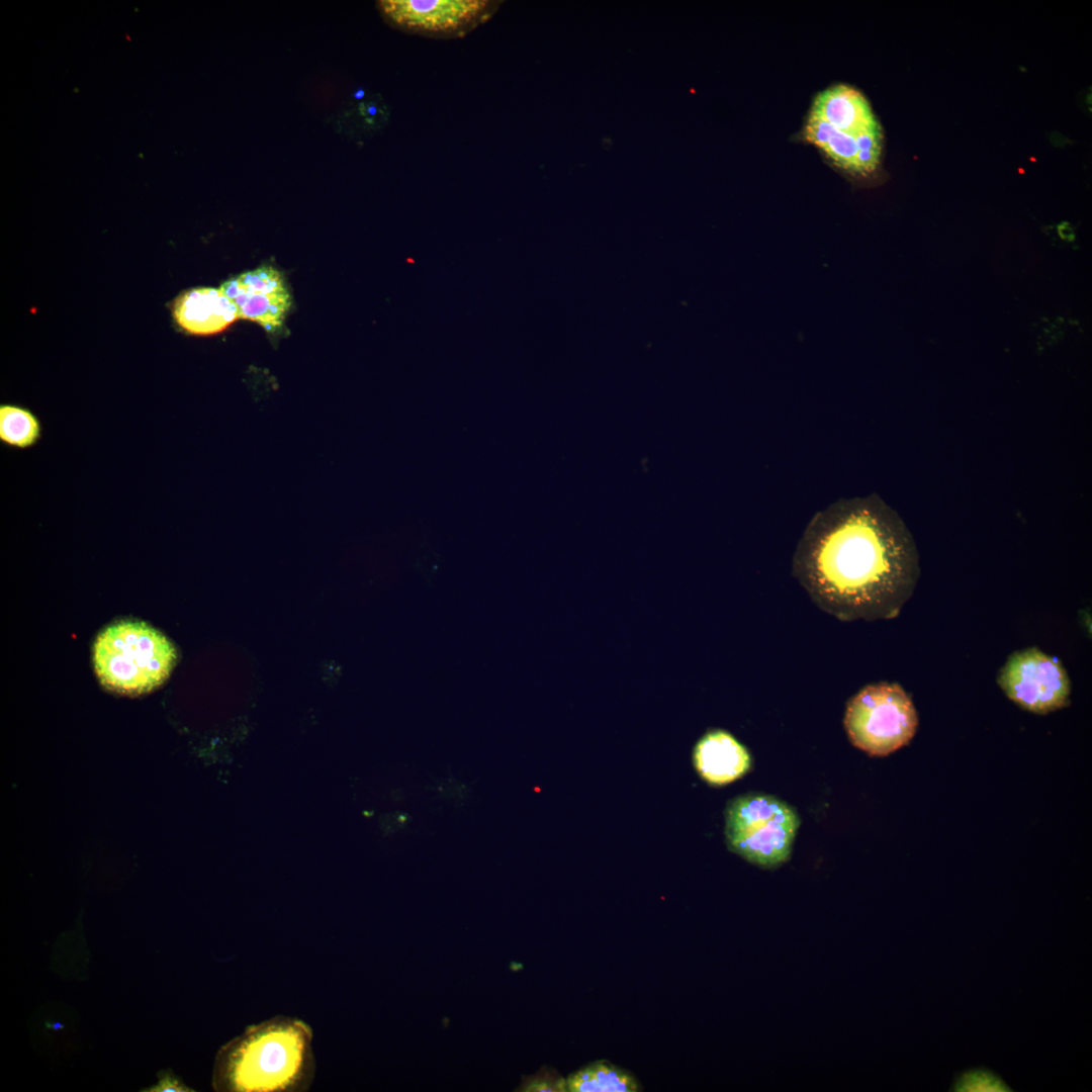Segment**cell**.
Instances as JSON below:
<instances>
[{"label": "cell", "instance_id": "5b68a950", "mask_svg": "<svg viewBox=\"0 0 1092 1092\" xmlns=\"http://www.w3.org/2000/svg\"><path fill=\"white\" fill-rule=\"evenodd\" d=\"M918 716L911 698L896 682H877L847 703L844 727L851 743L872 756H886L914 737Z\"/></svg>", "mask_w": 1092, "mask_h": 1092}, {"label": "cell", "instance_id": "6da1fadb", "mask_svg": "<svg viewBox=\"0 0 1092 1092\" xmlns=\"http://www.w3.org/2000/svg\"><path fill=\"white\" fill-rule=\"evenodd\" d=\"M793 573L841 621L892 619L916 587L919 559L901 518L871 495L818 512L797 545Z\"/></svg>", "mask_w": 1092, "mask_h": 1092}, {"label": "cell", "instance_id": "8fae6325", "mask_svg": "<svg viewBox=\"0 0 1092 1092\" xmlns=\"http://www.w3.org/2000/svg\"><path fill=\"white\" fill-rule=\"evenodd\" d=\"M810 114L854 138L880 126L862 94L845 84L833 85L817 94Z\"/></svg>", "mask_w": 1092, "mask_h": 1092}, {"label": "cell", "instance_id": "ba28073f", "mask_svg": "<svg viewBox=\"0 0 1092 1092\" xmlns=\"http://www.w3.org/2000/svg\"><path fill=\"white\" fill-rule=\"evenodd\" d=\"M221 291L234 303L238 316L258 323L269 332L282 327L291 297L280 272L261 266L228 280Z\"/></svg>", "mask_w": 1092, "mask_h": 1092}, {"label": "cell", "instance_id": "d6986e66", "mask_svg": "<svg viewBox=\"0 0 1092 1092\" xmlns=\"http://www.w3.org/2000/svg\"><path fill=\"white\" fill-rule=\"evenodd\" d=\"M1058 231H1059V235L1061 236V238L1063 240L1073 241L1074 238H1075V233H1074L1072 226L1067 222L1062 223L1058 228Z\"/></svg>", "mask_w": 1092, "mask_h": 1092}, {"label": "cell", "instance_id": "277c9868", "mask_svg": "<svg viewBox=\"0 0 1092 1092\" xmlns=\"http://www.w3.org/2000/svg\"><path fill=\"white\" fill-rule=\"evenodd\" d=\"M799 824L794 809L765 795L737 797L725 811L729 849L765 869L788 860Z\"/></svg>", "mask_w": 1092, "mask_h": 1092}, {"label": "cell", "instance_id": "3957f363", "mask_svg": "<svg viewBox=\"0 0 1092 1092\" xmlns=\"http://www.w3.org/2000/svg\"><path fill=\"white\" fill-rule=\"evenodd\" d=\"M177 659L174 645L143 622H120L103 630L93 646L100 682L124 695L152 691L169 676Z\"/></svg>", "mask_w": 1092, "mask_h": 1092}, {"label": "cell", "instance_id": "52a82bcc", "mask_svg": "<svg viewBox=\"0 0 1092 1092\" xmlns=\"http://www.w3.org/2000/svg\"><path fill=\"white\" fill-rule=\"evenodd\" d=\"M499 2L488 0H385L383 17L402 30L429 36H463L490 18Z\"/></svg>", "mask_w": 1092, "mask_h": 1092}, {"label": "cell", "instance_id": "ac0fdd59", "mask_svg": "<svg viewBox=\"0 0 1092 1092\" xmlns=\"http://www.w3.org/2000/svg\"><path fill=\"white\" fill-rule=\"evenodd\" d=\"M151 1091H159V1092H168V1091L178 1092L179 1091V1092H181V1091H190V1089H187V1087H185L183 1084H181L178 1080H175L174 1078L166 1076L164 1079L161 1080L159 1085H157L155 1087V1089H151Z\"/></svg>", "mask_w": 1092, "mask_h": 1092}, {"label": "cell", "instance_id": "4fadbf2b", "mask_svg": "<svg viewBox=\"0 0 1092 1092\" xmlns=\"http://www.w3.org/2000/svg\"><path fill=\"white\" fill-rule=\"evenodd\" d=\"M639 1084L627 1071L605 1062L592 1063L566 1079L569 1092H636Z\"/></svg>", "mask_w": 1092, "mask_h": 1092}, {"label": "cell", "instance_id": "2e32d148", "mask_svg": "<svg viewBox=\"0 0 1092 1092\" xmlns=\"http://www.w3.org/2000/svg\"><path fill=\"white\" fill-rule=\"evenodd\" d=\"M857 144V166L859 177L872 174L880 160L882 131L880 126L866 130L855 136Z\"/></svg>", "mask_w": 1092, "mask_h": 1092}, {"label": "cell", "instance_id": "e0dca14e", "mask_svg": "<svg viewBox=\"0 0 1092 1092\" xmlns=\"http://www.w3.org/2000/svg\"><path fill=\"white\" fill-rule=\"evenodd\" d=\"M518 1091L524 1092H564L566 1080L557 1072L541 1070L537 1074L523 1079Z\"/></svg>", "mask_w": 1092, "mask_h": 1092}, {"label": "cell", "instance_id": "8992f818", "mask_svg": "<svg viewBox=\"0 0 1092 1092\" xmlns=\"http://www.w3.org/2000/svg\"><path fill=\"white\" fill-rule=\"evenodd\" d=\"M1005 695L1021 708L1044 715L1070 703V678L1062 663L1037 648L1009 656L998 676Z\"/></svg>", "mask_w": 1092, "mask_h": 1092}, {"label": "cell", "instance_id": "ffe728a7", "mask_svg": "<svg viewBox=\"0 0 1092 1092\" xmlns=\"http://www.w3.org/2000/svg\"><path fill=\"white\" fill-rule=\"evenodd\" d=\"M363 96H364V92H363V90H359V91H358V92H357V93L355 94V97H356V98H361V97H363Z\"/></svg>", "mask_w": 1092, "mask_h": 1092}, {"label": "cell", "instance_id": "7a4b0ae2", "mask_svg": "<svg viewBox=\"0 0 1092 1092\" xmlns=\"http://www.w3.org/2000/svg\"><path fill=\"white\" fill-rule=\"evenodd\" d=\"M312 1031L303 1021L276 1016L249 1026L218 1055L217 1087L237 1092L303 1089L311 1080Z\"/></svg>", "mask_w": 1092, "mask_h": 1092}, {"label": "cell", "instance_id": "9c48e42d", "mask_svg": "<svg viewBox=\"0 0 1092 1092\" xmlns=\"http://www.w3.org/2000/svg\"><path fill=\"white\" fill-rule=\"evenodd\" d=\"M693 759L701 778L713 786H723L741 778L751 762L747 749L721 729L708 731L697 742Z\"/></svg>", "mask_w": 1092, "mask_h": 1092}, {"label": "cell", "instance_id": "5bb4252c", "mask_svg": "<svg viewBox=\"0 0 1092 1092\" xmlns=\"http://www.w3.org/2000/svg\"><path fill=\"white\" fill-rule=\"evenodd\" d=\"M43 429L29 407L18 403L0 404V443L9 449L27 450L38 444Z\"/></svg>", "mask_w": 1092, "mask_h": 1092}, {"label": "cell", "instance_id": "30bf717a", "mask_svg": "<svg viewBox=\"0 0 1092 1092\" xmlns=\"http://www.w3.org/2000/svg\"><path fill=\"white\" fill-rule=\"evenodd\" d=\"M176 323L194 335H212L225 330L239 318L237 308L220 288L188 290L173 304Z\"/></svg>", "mask_w": 1092, "mask_h": 1092}, {"label": "cell", "instance_id": "9a60e30c", "mask_svg": "<svg viewBox=\"0 0 1092 1092\" xmlns=\"http://www.w3.org/2000/svg\"><path fill=\"white\" fill-rule=\"evenodd\" d=\"M956 1092H1010V1087L995 1072L976 1068L960 1073L950 1087Z\"/></svg>", "mask_w": 1092, "mask_h": 1092}, {"label": "cell", "instance_id": "7c38bea8", "mask_svg": "<svg viewBox=\"0 0 1092 1092\" xmlns=\"http://www.w3.org/2000/svg\"><path fill=\"white\" fill-rule=\"evenodd\" d=\"M804 136L809 143L821 149L838 168L851 176L859 177L856 160L857 144L854 136L812 114L807 119Z\"/></svg>", "mask_w": 1092, "mask_h": 1092}]
</instances>
